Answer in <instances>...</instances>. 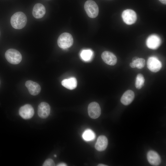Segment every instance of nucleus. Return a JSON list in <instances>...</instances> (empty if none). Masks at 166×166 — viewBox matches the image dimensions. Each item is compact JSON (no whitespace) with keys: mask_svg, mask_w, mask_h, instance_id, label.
I'll return each instance as SVG.
<instances>
[{"mask_svg":"<svg viewBox=\"0 0 166 166\" xmlns=\"http://www.w3.org/2000/svg\"><path fill=\"white\" fill-rule=\"evenodd\" d=\"M27 18L24 13L22 12L15 13L10 18L11 24L13 28L16 29H21L26 25Z\"/></svg>","mask_w":166,"mask_h":166,"instance_id":"obj_1","label":"nucleus"},{"mask_svg":"<svg viewBox=\"0 0 166 166\" xmlns=\"http://www.w3.org/2000/svg\"><path fill=\"white\" fill-rule=\"evenodd\" d=\"M57 44L61 48L65 49L71 46L73 44V39L72 35L68 33L61 34L57 39Z\"/></svg>","mask_w":166,"mask_h":166,"instance_id":"obj_2","label":"nucleus"},{"mask_svg":"<svg viewBox=\"0 0 166 166\" xmlns=\"http://www.w3.org/2000/svg\"><path fill=\"white\" fill-rule=\"evenodd\" d=\"M5 57L9 63L14 65L19 64L22 60V56L20 53L13 49H8L5 53Z\"/></svg>","mask_w":166,"mask_h":166,"instance_id":"obj_3","label":"nucleus"},{"mask_svg":"<svg viewBox=\"0 0 166 166\" xmlns=\"http://www.w3.org/2000/svg\"><path fill=\"white\" fill-rule=\"evenodd\" d=\"M84 9L88 16L90 18H94L98 15L99 13L98 6L93 0H88L84 4Z\"/></svg>","mask_w":166,"mask_h":166,"instance_id":"obj_4","label":"nucleus"},{"mask_svg":"<svg viewBox=\"0 0 166 166\" xmlns=\"http://www.w3.org/2000/svg\"><path fill=\"white\" fill-rule=\"evenodd\" d=\"M122 17L124 23L128 25L134 23L137 18L136 13L133 10L129 9L123 11Z\"/></svg>","mask_w":166,"mask_h":166,"instance_id":"obj_5","label":"nucleus"},{"mask_svg":"<svg viewBox=\"0 0 166 166\" xmlns=\"http://www.w3.org/2000/svg\"><path fill=\"white\" fill-rule=\"evenodd\" d=\"M88 113L89 117L93 119L98 118L101 114V109L97 102H93L90 103L88 108Z\"/></svg>","mask_w":166,"mask_h":166,"instance_id":"obj_6","label":"nucleus"},{"mask_svg":"<svg viewBox=\"0 0 166 166\" xmlns=\"http://www.w3.org/2000/svg\"><path fill=\"white\" fill-rule=\"evenodd\" d=\"M19 113L20 116L23 119H28L33 117L34 114V110L31 105L27 104L20 108Z\"/></svg>","mask_w":166,"mask_h":166,"instance_id":"obj_7","label":"nucleus"},{"mask_svg":"<svg viewBox=\"0 0 166 166\" xmlns=\"http://www.w3.org/2000/svg\"><path fill=\"white\" fill-rule=\"evenodd\" d=\"M147 65L148 69L153 72L159 71L162 67L161 62L155 57H150L148 58Z\"/></svg>","mask_w":166,"mask_h":166,"instance_id":"obj_8","label":"nucleus"},{"mask_svg":"<svg viewBox=\"0 0 166 166\" xmlns=\"http://www.w3.org/2000/svg\"><path fill=\"white\" fill-rule=\"evenodd\" d=\"M161 40L157 35L153 34L150 35L147 38L146 44L149 49H157L160 45Z\"/></svg>","mask_w":166,"mask_h":166,"instance_id":"obj_9","label":"nucleus"},{"mask_svg":"<svg viewBox=\"0 0 166 166\" xmlns=\"http://www.w3.org/2000/svg\"><path fill=\"white\" fill-rule=\"evenodd\" d=\"M50 111V106L47 103L42 102L38 106V115L41 118L45 119L47 118L49 115Z\"/></svg>","mask_w":166,"mask_h":166,"instance_id":"obj_10","label":"nucleus"},{"mask_svg":"<svg viewBox=\"0 0 166 166\" xmlns=\"http://www.w3.org/2000/svg\"><path fill=\"white\" fill-rule=\"evenodd\" d=\"M101 57L103 61L109 65H113L117 62V57L111 52L107 51H105L102 53Z\"/></svg>","mask_w":166,"mask_h":166,"instance_id":"obj_11","label":"nucleus"},{"mask_svg":"<svg viewBox=\"0 0 166 166\" xmlns=\"http://www.w3.org/2000/svg\"><path fill=\"white\" fill-rule=\"evenodd\" d=\"M25 85L27 88L29 93L34 96L38 95L41 91V87L38 83L33 81L29 80L25 83Z\"/></svg>","mask_w":166,"mask_h":166,"instance_id":"obj_12","label":"nucleus"},{"mask_svg":"<svg viewBox=\"0 0 166 166\" xmlns=\"http://www.w3.org/2000/svg\"><path fill=\"white\" fill-rule=\"evenodd\" d=\"M147 158L149 163L153 166H158L161 162L159 155L155 151L150 150L147 154Z\"/></svg>","mask_w":166,"mask_h":166,"instance_id":"obj_13","label":"nucleus"},{"mask_svg":"<svg viewBox=\"0 0 166 166\" xmlns=\"http://www.w3.org/2000/svg\"><path fill=\"white\" fill-rule=\"evenodd\" d=\"M45 12V8L44 6L41 3H38L33 7L32 14L35 18H40L44 16Z\"/></svg>","mask_w":166,"mask_h":166,"instance_id":"obj_14","label":"nucleus"},{"mask_svg":"<svg viewBox=\"0 0 166 166\" xmlns=\"http://www.w3.org/2000/svg\"><path fill=\"white\" fill-rule=\"evenodd\" d=\"M108 140L105 136H99L97 138L95 147L96 149L99 151L105 150L107 147Z\"/></svg>","mask_w":166,"mask_h":166,"instance_id":"obj_15","label":"nucleus"},{"mask_svg":"<svg viewBox=\"0 0 166 166\" xmlns=\"http://www.w3.org/2000/svg\"><path fill=\"white\" fill-rule=\"evenodd\" d=\"M135 97L134 92L131 90H128L125 91L122 95L121 99V103L124 105L130 104L133 101Z\"/></svg>","mask_w":166,"mask_h":166,"instance_id":"obj_16","label":"nucleus"},{"mask_svg":"<svg viewBox=\"0 0 166 166\" xmlns=\"http://www.w3.org/2000/svg\"><path fill=\"white\" fill-rule=\"evenodd\" d=\"M61 84L66 88L70 90H73L77 87V81L75 78L71 77L63 80L61 81Z\"/></svg>","mask_w":166,"mask_h":166,"instance_id":"obj_17","label":"nucleus"},{"mask_svg":"<svg viewBox=\"0 0 166 166\" xmlns=\"http://www.w3.org/2000/svg\"><path fill=\"white\" fill-rule=\"evenodd\" d=\"M93 51L90 49H84L80 53V57L84 61H90L93 56Z\"/></svg>","mask_w":166,"mask_h":166,"instance_id":"obj_18","label":"nucleus"},{"mask_svg":"<svg viewBox=\"0 0 166 166\" xmlns=\"http://www.w3.org/2000/svg\"><path fill=\"white\" fill-rule=\"evenodd\" d=\"M95 134L94 132L91 129H87L83 133V138L86 141L93 140L95 138Z\"/></svg>","mask_w":166,"mask_h":166,"instance_id":"obj_19","label":"nucleus"},{"mask_svg":"<svg viewBox=\"0 0 166 166\" xmlns=\"http://www.w3.org/2000/svg\"><path fill=\"white\" fill-rule=\"evenodd\" d=\"M145 81L143 75L141 73H139L136 76L135 85L137 89H140L143 86Z\"/></svg>","mask_w":166,"mask_h":166,"instance_id":"obj_20","label":"nucleus"},{"mask_svg":"<svg viewBox=\"0 0 166 166\" xmlns=\"http://www.w3.org/2000/svg\"><path fill=\"white\" fill-rule=\"evenodd\" d=\"M135 67L138 69L143 68L145 65V60L142 58H138L135 61L132 62Z\"/></svg>","mask_w":166,"mask_h":166,"instance_id":"obj_21","label":"nucleus"},{"mask_svg":"<svg viewBox=\"0 0 166 166\" xmlns=\"http://www.w3.org/2000/svg\"><path fill=\"white\" fill-rule=\"evenodd\" d=\"M43 166H54L55 164L53 160L50 158L46 160L43 164Z\"/></svg>","mask_w":166,"mask_h":166,"instance_id":"obj_22","label":"nucleus"},{"mask_svg":"<svg viewBox=\"0 0 166 166\" xmlns=\"http://www.w3.org/2000/svg\"><path fill=\"white\" fill-rule=\"evenodd\" d=\"M57 166H67V165H66V164L65 163H60L59 164H57Z\"/></svg>","mask_w":166,"mask_h":166,"instance_id":"obj_23","label":"nucleus"},{"mask_svg":"<svg viewBox=\"0 0 166 166\" xmlns=\"http://www.w3.org/2000/svg\"><path fill=\"white\" fill-rule=\"evenodd\" d=\"M159 1L164 4H166V0H159Z\"/></svg>","mask_w":166,"mask_h":166,"instance_id":"obj_24","label":"nucleus"},{"mask_svg":"<svg viewBox=\"0 0 166 166\" xmlns=\"http://www.w3.org/2000/svg\"><path fill=\"white\" fill-rule=\"evenodd\" d=\"M129 65L130 67L132 68H135V66L132 63V62L130 63Z\"/></svg>","mask_w":166,"mask_h":166,"instance_id":"obj_25","label":"nucleus"},{"mask_svg":"<svg viewBox=\"0 0 166 166\" xmlns=\"http://www.w3.org/2000/svg\"><path fill=\"white\" fill-rule=\"evenodd\" d=\"M139 57H133L132 60V62L133 61L136 60Z\"/></svg>","mask_w":166,"mask_h":166,"instance_id":"obj_26","label":"nucleus"},{"mask_svg":"<svg viewBox=\"0 0 166 166\" xmlns=\"http://www.w3.org/2000/svg\"><path fill=\"white\" fill-rule=\"evenodd\" d=\"M98 166H106L107 165H105V164H98Z\"/></svg>","mask_w":166,"mask_h":166,"instance_id":"obj_27","label":"nucleus"},{"mask_svg":"<svg viewBox=\"0 0 166 166\" xmlns=\"http://www.w3.org/2000/svg\"><path fill=\"white\" fill-rule=\"evenodd\" d=\"M54 156H55V157H56V155H54Z\"/></svg>","mask_w":166,"mask_h":166,"instance_id":"obj_28","label":"nucleus"},{"mask_svg":"<svg viewBox=\"0 0 166 166\" xmlns=\"http://www.w3.org/2000/svg\"><path fill=\"white\" fill-rule=\"evenodd\" d=\"M0 34H1V33H0Z\"/></svg>","mask_w":166,"mask_h":166,"instance_id":"obj_29","label":"nucleus"}]
</instances>
